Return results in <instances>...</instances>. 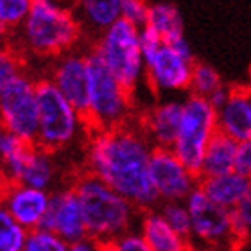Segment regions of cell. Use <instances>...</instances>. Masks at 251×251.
<instances>
[{
    "mask_svg": "<svg viewBox=\"0 0 251 251\" xmlns=\"http://www.w3.org/2000/svg\"><path fill=\"white\" fill-rule=\"evenodd\" d=\"M149 174L160 203L185 201L201 183L198 174L192 173L174 154L173 149H162V147H154L152 151Z\"/></svg>",
    "mask_w": 251,
    "mask_h": 251,
    "instance_id": "8fae6325",
    "label": "cell"
},
{
    "mask_svg": "<svg viewBox=\"0 0 251 251\" xmlns=\"http://www.w3.org/2000/svg\"><path fill=\"white\" fill-rule=\"evenodd\" d=\"M31 5V0H0V22L9 31H18L29 16Z\"/></svg>",
    "mask_w": 251,
    "mask_h": 251,
    "instance_id": "484cf974",
    "label": "cell"
},
{
    "mask_svg": "<svg viewBox=\"0 0 251 251\" xmlns=\"http://www.w3.org/2000/svg\"><path fill=\"white\" fill-rule=\"evenodd\" d=\"M217 131H219L217 111L210 106L206 99L188 94L183 99V113L173 151L198 176L204 151Z\"/></svg>",
    "mask_w": 251,
    "mask_h": 251,
    "instance_id": "ba28073f",
    "label": "cell"
},
{
    "mask_svg": "<svg viewBox=\"0 0 251 251\" xmlns=\"http://www.w3.org/2000/svg\"><path fill=\"white\" fill-rule=\"evenodd\" d=\"M181 113H183V100L163 99L152 104L142 115V129L146 131L152 146L162 147V149H173L179 131Z\"/></svg>",
    "mask_w": 251,
    "mask_h": 251,
    "instance_id": "2e32d148",
    "label": "cell"
},
{
    "mask_svg": "<svg viewBox=\"0 0 251 251\" xmlns=\"http://www.w3.org/2000/svg\"><path fill=\"white\" fill-rule=\"evenodd\" d=\"M233 228L241 242H251V185L241 204L231 212Z\"/></svg>",
    "mask_w": 251,
    "mask_h": 251,
    "instance_id": "f1b7e54d",
    "label": "cell"
},
{
    "mask_svg": "<svg viewBox=\"0 0 251 251\" xmlns=\"http://www.w3.org/2000/svg\"><path fill=\"white\" fill-rule=\"evenodd\" d=\"M147 27L158 32L162 40L171 43L179 36H185L183 16L178 5L169 4V2H156L149 4V18H147Z\"/></svg>",
    "mask_w": 251,
    "mask_h": 251,
    "instance_id": "7402d4cb",
    "label": "cell"
},
{
    "mask_svg": "<svg viewBox=\"0 0 251 251\" xmlns=\"http://www.w3.org/2000/svg\"><path fill=\"white\" fill-rule=\"evenodd\" d=\"M29 231L22 228L0 201V251H24Z\"/></svg>",
    "mask_w": 251,
    "mask_h": 251,
    "instance_id": "603a6c76",
    "label": "cell"
},
{
    "mask_svg": "<svg viewBox=\"0 0 251 251\" xmlns=\"http://www.w3.org/2000/svg\"><path fill=\"white\" fill-rule=\"evenodd\" d=\"M190 219V246L203 251H237L242 242L233 228L230 210H225L210 201L201 188H196L185 199Z\"/></svg>",
    "mask_w": 251,
    "mask_h": 251,
    "instance_id": "52a82bcc",
    "label": "cell"
},
{
    "mask_svg": "<svg viewBox=\"0 0 251 251\" xmlns=\"http://www.w3.org/2000/svg\"><path fill=\"white\" fill-rule=\"evenodd\" d=\"M38 136L36 146L49 152L59 151L75 142L83 129H90L86 119L49 77L36 81Z\"/></svg>",
    "mask_w": 251,
    "mask_h": 251,
    "instance_id": "5b68a950",
    "label": "cell"
},
{
    "mask_svg": "<svg viewBox=\"0 0 251 251\" xmlns=\"http://www.w3.org/2000/svg\"><path fill=\"white\" fill-rule=\"evenodd\" d=\"M152 151L154 146L140 121L115 129L92 131L86 147V173L102 179L140 212L158 208L160 198L149 174Z\"/></svg>",
    "mask_w": 251,
    "mask_h": 251,
    "instance_id": "6da1fadb",
    "label": "cell"
},
{
    "mask_svg": "<svg viewBox=\"0 0 251 251\" xmlns=\"http://www.w3.org/2000/svg\"><path fill=\"white\" fill-rule=\"evenodd\" d=\"M52 192L25 185H5L0 201L9 210L15 221L27 231L43 228L45 217L50 208Z\"/></svg>",
    "mask_w": 251,
    "mask_h": 251,
    "instance_id": "9a60e30c",
    "label": "cell"
},
{
    "mask_svg": "<svg viewBox=\"0 0 251 251\" xmlns=\"http://www.w3.org/2000/svg\"><path fill=\"white\" fill-rule=\"evenodd\" d=\"M223 84H225L223 83V77H221L219 72L212 65L201 61L194 63L192 79H190V92H188L190 95L208 99L210 95L214 94L215 90H219Z\"/></svg>",
    "mask_w": 251,
    "mask_h": 251,
    "instance_id": "cb8c5ba5",
    "label": "cell"
},
{
    "mask_svg": "<svg viewBox=\"0 0 251 251\" xmlns=\"http://www.w3.org/2000/svg\"><path fill=\"white\" fill-rule=\"evenodd\" d=\"M250 185L251 179L242 178L237 173H230L225 176H217V178L201 179L199 188L214 204L233 212L248 194Z\"/></svg>",
    "mask_w": 251,
    "mask_h": 251,
    "instance_id": "d6986e66",
    "label": "cell"
},
{
    "mask_svg": "<svg viewBox=\"0 0 251 251\" xmlns=\"http://www.w3.org/2000/svg\"><path fill=\"white\" fill-rule=\"evenodd\" d=\"M169 47L173 49L174 52L179 54L181 58L188 59V61H194V52H192V47H190V43H188L187 36H179L176 40H173L171 43H167Z\"/></svg>",
    "mask_w": 251,
    "mask_h": 251,
    "instance_id": "e575fe53",
    "label": "cell"
},
{
    "mask_svg": "<svg viewBox=\"0 0 251 251\" xmlns=\"http://www.w3.org/2000/svg\"><path fill=\"white\" fill-rule=\"evenodd\" d=\"M68 251H102V246L97 241H94L92 237H86V239L68 244Z\"/></svg>",
    "mask_w": 251,
    "mask_h": 251,
    "instance_id": "d590c367",
    "label": "cell"
},
{
    "mask_svg": "<svg viewBox=\"0 0 251 251\" xmlns=\"http://www.w3.org/2000/svg\"><path fill=\"white\" fill-rule=\"evenodd\" d=\"M49 79L52 84L77 108L83 115L88 111V88H90V68L86 52L65 54L54 61Z\"/></svg>",
    "mask_w": 251,
    "mask_h": 251,
    "instance_id": "4fadbf2b",
    "label": "cell"
},
{
    "mask_svg": "<svg viewBox=\"0 0 251 251\" xmlns=\"http://www.w3.org/2000/svg\"><path fill=\"white\" fill-rule=\"evenodd\" d=\"M5 135H7V131H5V127L2 124H0V144H2V140L5 138Z\"/></svg>",
    "mask_w": 251,
    "mask_h": 251,
    "instance_id": "f35d334b",
    "label": "cell"
},
{
    "mask_svg": "<svg viewBox=\"0 0 251 251\" xmlns=\"http://www.w3.org/2000/svg\"><path fill=\"white\" fill-rule=\"evenodd\" d=\"M237 147H239V142L217 131L214 138L210 140L206 151H204L199 179L217 178V176L233 173Z\"/></svg>",
    "mask_w": 251,
    "mask_h": 251,
    "instance_id": "ffe728a7",
    "label": "cell"
},
{
    "mask_svg": "<svg viewBox=\"0 0 251 251\" xmlns=\"http://www.w3.org/2000/svg\"><path fill=\"white\" fill-rule=\"evenodd\" d=\"M219 131L237 142L251 138V88L235 86L225 108L217 111Z\"/></svg>",
    "mask_w": 251,
    "mask_h": 251,
    "instance_id": "e0dca14e",
    "label": "cell"
},
{
    "mask_svg": "<svg viewBox=\"0 0 251 251\" xmlns=\"http://www.w3.org/2000/svg\"><path fill=\"white\" fill-rule=\"evenodd\" d=\"M136 231L152 251H192L190 241L176 233L158 208L142 212Z\"/></svg>",
    "mask_w": 251,
    "mask_h": 251,
    "instance_id": "ac0fdd59",
    "label": "cell"
},
{
    "mask_svg": "<svg viewBox=\"0 0 251 251\" xmlns=\"http://www.w3.org/2000/svg\"><path fill=\"white\" fill-rule=\"evenodd\" d=\"M24 251H68V244L52 231L40 228L29 231Z\"/></svg>",
    "mask_w": 251,
    "mask_h": 251,
    "instance_id": "83f0119b",
    "label": "cell"
},
{
    "mask_svg": "<svg viewBox=\"0 0 251 251\" xmlns=\"http://www.w3.org/2000/svg\"><path fill=\"white\" fill-rule=\"evenodd\" d=\"M158 210L162 212L163 219L167 221L169 226H171L176 233H179V235L185 237V239H190V231H192V219H190V212H188L185 201L160 203Z\"/></svg>",
    "mask_w": 251,
    "mask_h": 251,
    "instance_id": "d4e9b609",
    "label": "cell"
},
{
    "mask_svg": "<svg viewBox=\"0 0 251 251\" xmlns=\"http://www.w3.org/2000/svg\"><path fill=\"white\" fill-rule=\"evenodd\" d=\"M90 68L88 111L86 124L90 131L115 129L131 122L135 99L110 72L94 47L86 52Z\"/></svg>",
    "mask_w": 251,
    "mask_h": 251,
    "instance_id": "277c9868",
    "label": "cell"
},
{
    "mask_svg": "<svg viewBox=\"0 0 251 251\" xmlns=\"http://www.w3.org/2000/svg\"><path fill=\"white\" fill-rule=\"evenodd\" d=\"M0 124L25 144H36L38 97L36 81L27 72L18 74L0 95Z\"/></svg>",
    "mask_w": 251,
    "mask_h": 251,
    "instance_id": "9c48e42d",
    "label": "cell"
},
{
    "mask_svg": "<svg viewBox=\"0 0 251 251\" xmlns=\"http://www.w3.org/2000/svg\"><path fill=\"white\" fill-rule=\"evenodd\" d=\"M2 181H4V178H2V174H0V183H2ZM4 183H5V181H4Z\"/></svg>",
    "mask_w": 251,
    "mask_h": 251,
    "instance_id": "60d3db41",
    "label": "cell"
},
{
    "mask_svg": "<svg viewBox=\"0 0 251 251\" xmlns=\"http://www.w3.org/2000/svg\"><path fill=\"white\" fill-rule=\"evenodd\" d=\"M250 88H251V86H250Z\"/></svg>",
    "mask_w": 251,
    "mask_h": 251,
    "instance_id": "7bdbcfd3",
    "label": "cell"
},
{
    "mask_svg": "<svg viewBox=\"0 0 251 251\" xmlns=\"http://www.w3.org/2000/svg\"><path fill=\"white\" fill-rule=\"evenodd\" d=\"M0 174L7 185H25L50 192L56 181L52 152L36 144H22L13 154L0 160Z\"/></svg>",
    "mask_w": 251,
    "mask_h": 251,
    "instance_id": "30bf717a",
    "label": "cell"
},
{
    "mask_svg": "<svg viewBox=\"0 0 251 251\" xmlns=\"http://www.w3.org/2000/svg\"><path fill=\"white\" fill-rule=\"evenodd\" d=\"M122 5V20L129 22L131 25L142 27L147 25V18H149V4L142 2V0H121Z\"/></svg>",
    "mask_w": 251,
    "mask_h": 251,
    "instance_id": "f546056e",
    "label": "cell"
},
{
    "mask_svg": "<svg viewBox=\"0 0 251 251\" xmlns=\"http://www.w3.org/2000/svg\"><path fill=\"white\" fill-rule=\"evenodd\" d=\"M233 173L241 174L242 178L251 179V138L250 140L239 142Z\"/></svg>",
    "mask_w": 251,
    "mask_h": 251,
    "instance_id": "1f68e13d",
    "label": "cell"
},
{
    "mask_svg": "<svg viewBox=\"0 0 251 251\" xmlns=\"http://www.w3.org/2000/svg\"><path fill=\"white\" fill-rule=\"evenodd\" d=\"M102 251H117L115 246H102Z\"/></svg>",
    "mask_w": 251,
    "mask_h": 251,
    "instance_id": "ab89813d",
    "label": "cell"
},
{
    "mask_svg": "<svg viewBox=\"0 0 251 251\" xmlns=\"http://www.w3.org/2000/svg\"><path fill=\"white\" fill-rule=\"evenodd\" d=\"M20 50L38 58H61L83 36L75 11L50 0H32L31 11L16 31Z\"/></svg>",
    "mask_w": 251,
    "mask_h": 251,
    "instance_id": "3957f363",
    "label": "cell"
},
{
    "mask_svg": "<svg viewBox=\"0 0 251 251\" xmlns=\"http://www.w3.org/2000/svg\"><path fill=\"white\" fill-rule=\"evenodd\" d=\"M81 27L99 32V36L122 18L121 0H84L75 7Z\"/></svg>",
    "mask_w": 251,
    "mask_h": 251,
    "instance_id": "44dd1931",
    "label": "cell"
},
{
    "mask_svg": "<svg viewBox=\"0 0 251 251\" xmlns=\"http://www.w3.org/2000/svg\"><path fill=\"white\" fill-rule=\"evenodd\" d=\"M117 251H152L151 248L147 246L146 241L140 237L138 231H131L127 235H124L122 239L113 244Z\"/></svg>",
    "mask_w": 251,
    "mask_h": 251,
    "instance_id": "d6a6232c",
    "label": "cell"
},
{
    "mask_svg": "<svg viewBox=\"0 0 251 251\" xmlns=\"http://www.w3.org/2000/svg\"><path fill=\"white\" fill-rule=\"evenodd\" d=\"M94 49L135 99L136 90L146 79V61L140 49V29L129 22L119 20L97 38Z\"/></svg>",
    "mask_w": 251,
    "mask_h": 251,
    "instance_id": "8992f818",
    "label": "cell"
},
{
    "mask_svg": "<svg viewBox=\"0 0 251 251\" xmlns=\"http://www.w3.org/2000/svg\"><path fill=\"white\" fill-rule=\"evenodd\" d=\"M72 187L83 206L88 237L100 246H113L119 239L138 230L142 212L102 179L83 173Z\"/></svg>",
    "mask_w": 251,
    "mask_h": 251,
    "instance_id": "7a4b0ae2",
    "label": "cell"
},
{
    "mask_svg": "<svg viewBox=\"0 0 251 251\" xmlns=\"http://www.w3.org/2000/svg\"><path fill=\"white\" fill-rule=\"evenodd\" d=\"M230 95H231V88L230 86H226V84H223L219 90H215L214 94L210 95L208 99V102H210V106L214 108L215 111H219L221 108H225L226 106V102H228V99H230Z\"/></svg>",
    "mask_w": 251,
    "mask_h": 251,
    "instance_id": "836d02e7",
    "label": "cell"
},
{
    "mask_svg": "<svg viewBox=\"0 0 251 251\" xmlns=\"http://www.w3.org/2000/svg\"><path fill=\"white\" fill-rule=\"evenodd\" d=\"M165 45V42L162 40V36L154 32L151 27H142L140 29V49H142V56H144V61H149L151 58H154L158 54V50Z\"/></svg>",
    "mask_w": 251,
    "mask_h": 251,
    "instance_id": "4dcf8cb0",
    "label": "cell"
},
{
    "mask_svg": "<svg viewBox=\"0 0 251 251\" xmlns=\"http://www.w3.org/2000/svg\"><path fill=\"white\" fill-rule=\"evenodd\" d=\"M43 230L56 233L67 244H72V242L88 237L83 206H81V201H79L74 187L52 192L50 208H49V214L43 223Z\"/></svg>",
    "mask_w": 251,
    "mask_h": 251,
    "instance_id": "5bb4252c",
    "label": "cell"
},
{
    "mask_svg": "<svg viewBox=\"0 0 251 251\" xmlns=\"http://www.w3.org/2000/svg\"><path fill=\"white\" fill-rule=\"evenodd\" d=\"M192 251H203V250H192Z\"/></svg>",
    "mask_w": 251,
    "mask_h": 251,
    "instance_id": "b9f144b4",
    "label": "cell"
},
{
    "mask_svg": "<svg viewBox=\"0 0 251 251\" xmlns=\"http://www.w3.org/2000/svg\"><path fill=\"white\" fill-rule=\"evenodd\" d=\"M9 38H11V31L0 22V49L9 47Z\"/></svg>",
    "mask_w": 251,
    "mask_h": 251,
    "instance_id": "8d00e7d4",
    "label": "cell"
},
{
    "mask_svg": "<svg viewBox=\"0 0 251 251\" xmlns=\"http://www.w3.org/2000/svg\"><path fill=\"white\" fill-rule=\"evenodd\" d=\"M24 72V63H22L20 52L13 45L0 49V95L9 86V83Z\"/></svg>",
    "mask_w": 251,
    "mask_h": 251,
    "instance_id": "4316f807",
    "label": "cell"
},
{
    "mask_svg": "<svg viewBox=\"0 0 251 251\" xmlns=\"http://www.w3.org/2000/svg\"><path fill=\"white\" fill-rule=\"evenodd\" d=\"M196 61H188L163 45L154 58L146 63V79L154 94L190 92V79Z\"/></svg>",
    "mask_w": 251,
    "mask_h": 251,
    "instance_id": "7c38bea8",
    "label": "cell"
},
{
    "mask_svg": "<svg viewBox=\"0 0 251 251\" xmlns=\"http://www.w3.org/2000/svg\"><path fill=\"white\" fill-rule=\"evenodd\" d=\"M237 251H251V242H242Z\"/></svg>",
    "mask_w": 251,
    "mask_h": 251,
    "instance_id": "74e56055",
    "label": "cell"
}]
</instances>
